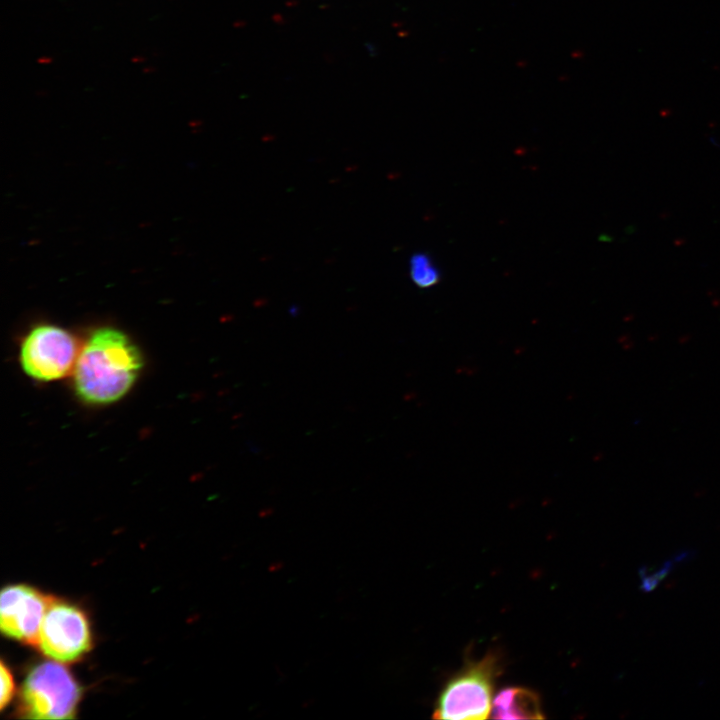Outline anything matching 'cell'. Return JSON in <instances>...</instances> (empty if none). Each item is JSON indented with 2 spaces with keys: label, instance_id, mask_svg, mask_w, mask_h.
Wrapping results in <instances>:
<instances>
[{
  "label": "cell",
  "instance_id": "1",
  "mask_svg": "<svg viewBox=\"0 0 720 720\" xmlns=\"http://www.w3.org/2000/svg\"><path fill=\"white\" fill-rule=\"evenodd\" d=\"M142 367V355L128 335L98 327L80 348L72 371L75 393L87 404L114 403L132 388Z\"/></svg>",
  "mask_w": 720,
  "mask_h": 720
},
{
  "label": "cell",
  "instance_id": "2",
  "mask_svg": "<svg viewBox=\"0 0 720 720\" xmlns=\"http://www.w3.org/2000/svg\"><path fill=\"white\" fill-rule=\"evenodd\" d=\"M500 663L494 653L466 664L441 690L433 718L486 719L492 709L494 683Z\"/></svg>",
  "mask_w": 720,
  "mask_h": 720
},
{
  "label": "cell",
  "instance_id": "3",
  "mask_svg": "<svg viewBox=\"0 0 720 720\" xmlns=\"http://www.w3.org/2000/svg\"><path fill=\"white\" fill-rule=\"evenodd\" d=\"M81 688L66 667L43 662L27 674L21 689L20 713L33 719H71Z\"/></svg>",
  "mask_w": 720,
  "mask_h": 720
},
{
  "label": "cell",
  "instance_id": "4",
  "mask_svg": "<svg viewBox=\"0 0 720 720\" xmlns=\"http://www.w3.org/2000/svg\"><path fill=\"white\" fill-rule=\"evenodd\" d=\"M80 348L76 338L54 324H39L24 337L19 353L23 371L39 381H54L73 371Z\"/></svg>",
  "mask_w": 720,
  "mask_h": 720
},
{
  "label": "cell",
  "instance_id": "5",
  "mask_svg": "<svg viewBox=\"0 0 720 720\" xmlns=\"http://www.w3.org/2000/svg\"><path fill=\"white\" fill-rule=\"evenodd\" d=\"M85 613L68 602L53 599L44 616L38 646L49 658L63 663L79 660L91 648Z\"/></svg>",
  "mask_w": 720,
  "mask_h": 720
},
{
  "label": "cell",
  "instance_id": "6",
  "mask_svg": "<svg viewBox=\"0 0 720 720\" xmlns=\"http://www.w3.org/2000/svg\"><path fill=\"white\" fill-rule=\"evenodd\" d=\"M53 598L28 585L5 587L0 597V628L7 637L37 645L41 625Z\"/></svg>",
  "mask_w": 720,
  "mask_h": 720
},
{
  "label": "cell",
  "instance_id": "7",
  "mask_svg": "<svg viewBox=\"0 0 720 720\" xmlns=\"http://www.w3.org/2000/svg\"><path fill=\"white\" fill-rule=\"evenodd\" d=\"M491 717L497 719H543L538 695L523 687L501 690L492 702Z\"/></svg>",
  "mask_w": 720,
  "mask_h": 720
},
{
  "label": "cell",
  "instance_id": "8",
  "mask_svg": "<svg viewBox=\"0 0 720 720\" xmlns=\"http://www.w3.org/2000/svg\"><path fill=\"white\" fill-rule=\"evenodd\" d=\"M409 263L410 277L417 287L430 288L440 281V271L426 253H415Z\"/></svg>",
  "mask_w": 720,
  "mask_h": 720
},
{
  "label": "cell",
  "instance_id": "9",
  "mask_svg": "<svg viewBox=\"0 0 720 720\" xmlns=\"http://www.w3.org/2000/svg\"><path fill=\"white\" fill-rule=\"evenodd\" d=\"M1 699L0 706L3 709L12 699L15 686L12 674L4 662L1 663Z\"/></svg>",
  "mask_w": 720,
  "mask_h": 720
},
{
  "label": "cell",
  "instance_id": "10",
  "mask_svg": "<svg viewBox=\"0 0 720 720\" xmlns=\"http://www.w3.org/2000/svg\"><path fill=\"white\" fill-rule=\"evenodd\" d=\"M51 61H52V59L49 58V57H46V56H43V57H41V58L38 59V62H39L40 64H48V63H50Z\"/></svg>",
  "mask_w": 720,
  "mask_h": 720
},
{
  "label": "cell",
  "instance_id": "11",
  "mask_svg": "<svg viewBox=\"0 0 720 720\" xmlns=\"http://www.w3.org/2000/svg\"><path fill=\"white\" fill-rule=\"evenodd\" d=\"M144 60H145V58H143V57H141V56H136V57H133V58H132V61H133V62H142V61H144Z\"/></svg>",
  "mask_w": 720,
  "mask_h": 720
},
{
  "label": "cell",
  "instance_id": "12",
  "mask_svg": "<svg viewBox=\"0 0 720 720\" xmlns=\"http://www.w3.org/2000/svg\"><path fill=\"white\" fill-rule=\"evenodd\" d=\"M153 71H155V68H153V67H146L143 69V72H145V73H151Z\"/></svg>",
  "mask_w": 720,
  "mask_h": 720
}]
</instances>
